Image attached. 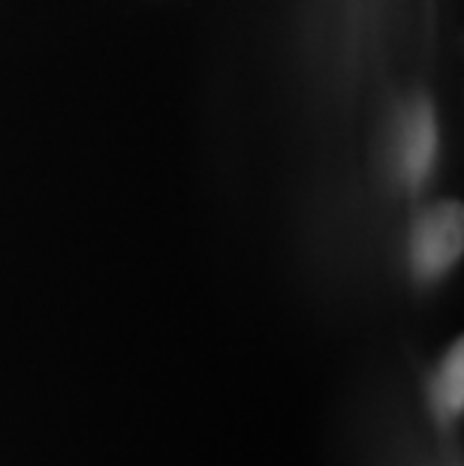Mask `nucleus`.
<instances>
[{
    "label": "nucleus",
    "instance_id": "1",
    "mask_svg": "<svg viewBox=\"0 0 464 466\" xmlns=\"http://www.w3.org/2000/svg\"><path fill=\"white\" fill-rule=\"evenodd\" d=\"M461 253V205H438L428 217H422L413 235V262L422 274H440L459 259Z\"/></svg>",
    "mask_w": 464,
    "mask_h": 466
},
{
    "label": "nucleus",
    "instance_id": "3",
    "mask_svg": "<svg viewBox=\"0 0 464 466\" xmlns=\"http://www.w3.org/2000/svg\"><path fill=\"white\" fill-rule=\"evenodd\" d=\"M461 343H456V350L449 352L447 364H443V373L438 380V403L440 410L447 415H456L461 410V400H464V382H461Z\"/></svg>",
    "mask_w": 464,
    "mask_h": 466
},
{
    "label": "nucleus",
    "instance_id": "2",
    "mask_svg": "<svg viewBox=\"0 0 464 466\" xmlns=\"http://www.w3.org/2000/svg\"><path fill=\"white\" fill-rule=\"evenodd\" d=\"M431 154H434L431 112L419 108L407 127V147H404V172H407L413 184H419L422 177H426L428 166H431Z\"/></svg>",
    "mask_w": 464,
    "mask_h": 466
}]
</instances>
